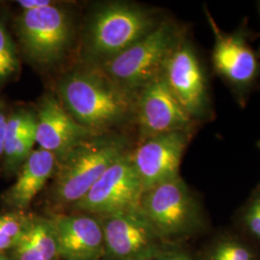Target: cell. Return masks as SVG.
<instances>
[{"mask_svg": "<svg viewBox=\"0 0 260 260\" xmlns=\"http://www.w3.org/2000/svg\"><path fill=\"white\" fill-rule=\"evenodd\" d=\"M177 25L164 20L133 46L96 68L114 83L131 92L163 74L169 56L181 40Z\"/></svg>", "mask_w": 260, "mask_h": 260, "instance_id": "4", "label": "cell"}, {"mask_svg": "<svg viewBox=\"0 0 260 260\" xmlns=\"http://www.w3.org/2000/svg\"><path fill=\"white\" fill-rule=\"evenodd\" d=\"M104 235V259L152 260L174 247L152 228L139 208L96 216Z\"/></svg>", "mask_w": 260, "mask_h": 260, "instance_id": "7", "label": "cell"}, {"mask_svg": "<svg viewBox=\"0 0 260 260\" xmlns=\"http://www.w3.org/2000/svg\"><path fill=\"white\" fill-rule=\"evenodd\" d=\"M11 260H60L55 232L49 218L30 217Z\"/></svg>", "mask_w": 260, "mask_h": 260, "instance_id": "16", "label": "cell"}, {"mask_svg": "<svg viewBox=\"0 0 260 260\" xmlns=\"http://www.w3.org/2000/svg\"><path fill=\"white\" fill-rule=\"evenodd\" d=\"M162 75L194 121L208 119L211 103L205 71L194 47L183 38L169 56Z\"/></svg>", "mask_w": 260, "mask_h": 260, "instance_id": "9", "label": "cell"}, {"mask_svg": "<svg viewBox=\"0 0 260 260\" xmlns=\"http://www.w3.org/2000/svg\"><path fill=\"white\" fill-rule=\"evenodd\" d=\"M55 232L60 260L104 258L103 226L90 214H54L49 217Z\"/></svg>", "mask_w": 260, "mask_h": 260, "instance_id": "14", "label": "cell"}, {"mask_svg": "<svg viewBox=\"0 0 260 260\" xmlns=\"http://www.w3.org/2000/svg\"><path fill=\"white\" fill-rule=\"evenodd\" d=\"M129 151L128 139L119 134H102L84 141L58 162L48 199L57 207H72L112 164Z\"/></svg>", "mask_w": 260, "mask_h": 260, "instance_id": "3", "label": "cell"}, {"mask_svg": "<svg viewBox=\"0 0 260 260\" xmlns=\"http://www.w3.org/2000/svg\"><path fill=\"white\" fill-rule=\"evenodd\" d=\"M149 10L126 2H110L93 11L87 20L79 54L84 66L98 67L119 55L157 26Z\"/></svg>", "mask_w": 260, "mask_h": 260, "instance_id": "2", "label": "cell"}, {"mask_svg": "<svg viewBox=\"0 0 260 260\" xmlns=\"http://www.w3.org/2000/svg\"><path fill=\"white\" fill-rule=\"evenodd\" d=\"M57 165V158L52 152L34 149L19 169L16 182L3 197L5 204L16 212L27 209L49 178L54 176Z\"/></svg>", "mask_w": 260, "mask_h": 260, "instance_id": "15", "label": "cell"}, {"mask_svg": "<svg viewBox=\"0 0 260 260\" xmlns=\"http://www.w3.org/2000/svg\"><path fill=\"white\" fill-rule=\"evenodd\" d=\"M244 223L251 235L260 241V193L247 206L244 214Z\"/></svg>", "mask_w": 260, "mask_h": 260, "instance_id": "20", "label": "cell"}, {"mask_svg": "<svg viewBox=\"0 0 260 260\" xmlns=\"http://www.w3.org/2000/svg\"><path fill=\"white\" fill-rule=\"evenodd\" d=\"M56 96L75 121L96 135L134 121L137 92L121 88L93 67L62 75Z\"/></svg>", "mask_w": 260, "mask_h": 260, "instance_id": "1", "label": "cell"}, {"mask_svg": "<svg viewBox=\"0 0 260 260\" xmlns=\"http://www.w3.org/2000/svg\"><path fill=\"white\" fill-rule=\"evenodd\" d=\"M205 260H257L250 246L233 237H223L214 243Z\"/></svg>", "mask_w": 260, "mask_h": 260, "instance_id": "17", "label": "cell"}, {"mask_svg": "<svg viewBox=\"0 0 260 260\" xmlns=\"http://www.w3.org/2000/svg\"><path fill=\"white\" fill-rule=\"evenodd\" d=\"M29 218L20 212L0 215V254L11 251L16 246Z\"/></svg>", "mask_w": 260, "mask_h": 260, "instance_id": "18", "label": "cell"}, {"mask_svg": "<svg viewBox=\"0 0 260 260\" xmlns=\"http://www.w3.org/2000/svg\"><path fill=\"white\" fill-rule=\"evenodd\" d=\"M130 152L112 164L72 209L79 213L105 216L139 208L145 190Z\"/></svg>", "mask_w": 260, "mask_h": 260, "instance_id": "8", "label": "cell"}, {"mask_svg": "<svg viewBox=\"0 0 260 260\" xmlns=\"http://www.w3.org/2000/svg\"><path fill=\"white\" fill-rule=\"evenodd\" d=\"M8 114L6 111L5 105L0 103V159L3 157L4 153V143H5V134H6V125L8 120Z\"/></svg>", "mask_w": 260, "mask_h": 260, "instance_id": "23", "label": "cell"}, {"mask_svg": "<svg viewBox=\"0 0 260 260\" xmlns=\"http://www.w3.org/2000/svg\"><path fill=\"white\" fill-rule=\"evenodd\" d=\"M93 136L96 134L75 121L56 95L50 93L42 98L36 113L35 139L39 149L52 152L59 162Z\"/></svg>", "mask_w": 260, "mask_h": 260, "instance_id": "13", "label": "cell"}, {"mask_svg": "<svg viewBox=\"0 0 260 260\" xmlns=\"http://www.w3.org/2000/svg\"><path fill=\"white\" fill-rule=\"evenodd\" d=\"M140 210L156 233L169 244L200 231V205L180 177L145 191Z\"/></svg>", "mask_w": 260, "mask_h": 260, "instance_id": "6", "label": "cell"}, {"mask_svg": "<svg viewBox=\"0 0 260 260\" xmlns=\"http://www.w3.org/2000/svg\"><path fill=\"white\" fill-rule=\"evenodd\" d=\"M134 121L141 142L171 132H191L195 123L172 93L163 75L137 92Z\"/></svg>", "mask_w": 260, "mask_h": 260, "instance_id": "10", "label": "cell"}, {"mask_svg": "<svg viewBox=\"0 0 260 260\" xmlns=\"http://www.w3.org/2000/svg\"><path fill=\"white\" fill-rule=\"evenodd\" d=\"M152 260H194V258L187 251L172 247Z\"/></svg>", "mask_w": 260, "mask_h": 260, "instance_id": "21", "label": "cell"}, {"mask_svg": "<svg viewBox=\"0 0 260 260\" xmlns=\"http://www.w3.org/2000/svg\"><path fill=\"white\" fill-rule=\"evenodd\" d=\"M0 260H11L9 257H7L6 255L4 254H0Z\"/></svg>", "mask_w": 260, "mask_h": 260, "instance_id": "24", "label": "cell"}, {"mask_svg": "<svg viewBox=\"0 0 260 260\" xmlns=\"http://www.w3.org/2000/svg\"><path fill=\"white\" fill-rule=\"evenodd\" d=\"M19 67L15 45L0 21V86L18 73Z\"/></svg>", "mask_w": 260, "mask_h": 260, "instance_id": "19", "label": "cell"}, {"mask_svg": "<svg viewBox=\"0 0 260 260\" xmlns=\"http://www.w3.org/2000/svg\"><path fill=\"white\" fill-rule=\"evenodd\" d=\"M205 15L213 32V66L224 81L238 92H245L259 74V63L243 33H225L217 25L209 11Z\"/></svg>", "mask_w": 260, "mask_h": 260, "instance_id": "12", "label": "cell"}, {"mask_svg": "<svg viewBox=\"0 0 260 260\" xmlns=\"http://www.w3.org/2000/svg\"><path fill=\"white\" fill-rule=\"evenodd\" d=\"M17 3L21 7L22 11L43 9L48 6L57 4L55 1H50V0H19Z\"/></svg>", "mask_w": 260, "mask_h": 260, "instance_id": "22", "label": "cell"}, {"mask_svg": "<svg viewBox=\"0 0 260 260\" xmlns=\"http://www.w3.org/2000/svg\"><path fill=\"white\" fill-rule=\"evenodd\" d=\"M19 44L28 60L47 70L60 64L75 41L74 19L58 3L39 10L22 11L17 19Z\"/></svg>", "mask_w": 260, "mask_h": 260, "instance_id": "5", "label": "cell"}, {"mask_svg": "<svg viewBox=\"0 0 260 260\" xmlns=\"http://www.w3.org/2000/svg\"><path fill=\"white\" fill-rule=\"evenodd\" d=\"M191 135L188 131L157 135L142 141L130 152L145 191L180 177L179 168Z\"/></svg>", "mask_w": 260, "mask_h": 260, "instance_id": "11", "label": "cell"}]
</instances>
